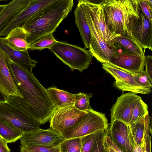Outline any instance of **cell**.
<instances>
[{"instance_id": "6da1fadb", "label": "cell", "mask_w": 152, "mask_h": 152, "mask_svg": "<svg viewBox=\"0 0 152 152\" xmlns=\"http://www.w3.org/2000/svg\"><path fill=\"white\" fill-rule=\"evenodd\" d=\"M7 63L23 99L10 97H7L6 100L19 107L41 125L47 122L57 108L46 89L36 78L32 69L15 62L9 57Z\"/></svg>"}, {"instance_id": "7a4b0ae2", "label": "cell", "mask_w": 152, "mask_h": 152, "mask_svg": "<svg viewBox=\"0 0 152 152\" xmlns=\"http://www.w3.org/2000/svg\"><path fill=\"white\" fill-rule=\"evenodd\" d=\"M73 0H56L35 14L23 26L30 45L40 37L53 33L74 6Z\"/></svg>"}, {"instance_id": "3957f363", "label": "cell", "mask_w": 152, "mask_h": 152, "mask_svg": "<svg viewBox=\"0 0 152 152\" xmlns=\"http://www.w3.org/2000/svg\"><path fill=\"white\" fill-rule=\"evenodd\" d=\"M100 4L111 31L132 38L128 28L132 20L140 17L141 10L139 0H105Z\"/></svg>"}, {"instance_id": "277c9868", "label": "cell", "mask_w": 152, "mask_h": 152, "mask_svg": "<svg viewBox=\"0 0 152 152\" xmlns=\"http://www.w3.org/2000/svg\"><path fill=\"white\" fill-rule=\"evenodd\" d=\"M50 50L72 71L87 69L94 57L89 50L66 42L57 41Z\"/></svg>"}, {"instance_id": "5b68a950", "label": "cell", "mask_w": 152, "mask_h": 152, "mask_svg": "<svg viewBox=\"0 0 152 152\" xmlns=\"http://www.w3.org/2000/svg\"><path fill=\"white\" fill-rule=\"evenodd\" d=\"M0 119L23 134L41 129V125L33 117L7 100L0 102Z\"/></svg>"}, {"instance_id": "8992f818", "label": "cell", "mask_w": 152, "mask_h": 152, "mask_svg": "<svg viewBox=\"0 0 152 152\" xmlns=\"http://www.w3.org/2000/svg\"><path fill=\"white\" fill-rule=\"evenodd\" d=\"M108 127V120L105 114L91 108L79 122L61 134L65 139L81 138L106 130Z\"/></svg>"}, {"instance_id": "52a82bcc", "label": "cell", "mask_w": 152, "mask_h": 152, "mask_svg": "<svg viewBox=\"0 0 152 152\" xmlns=\"http://www.w3.org/2000/svg\"><path fill=\"white\" fill-rule=\"evenodd\" d=\"M83 11L91 33L89 50L94 57L101 63H108L118 55L114 48L109 47L103 40L94 25L91 15L82 0L78 1Z\"/></svg>"}, {"instance_id": "ba28073f", "label": "cell", "mask_w": 152, "mask_h": 152, "mask_svg": "<svg viewBox=\"0 0 152 152\" xmlns=\"http://www.w3.org/2000/svg\"><path fill=\"white\" fill-rule=\"evenodd\" d=\"M86 112L74 105L57 108L49 120L50 127L61 134L79 122Z\"/></svg>"}, {"instance_id": "9c48e42d", "label": "cell", "mask_w": 152, "mask_h": 152, "mask_svg": "<svg viewBox=\"0 0 152 152\" xmlns=\"http://www.w3.org/2000/svg\"><path fill=\"white\" fill-rule=\"evenodd\" d=\"M102 68L115 79L113 86L122 92L130 91L135 94H148L152 91L137 84L134 80L133 75L115 67L109 63H102Z\"/></svg>"}, {"instance_id": "30bf717a", "label": "cell", "mask_w": 152, "mask_h": 152, "mask_svg": "<svg viewBox=\"0 0 152 152\" xmlns=\"http://www.w3.org/2000/svg\"><path fill=\"white\" fill-rule=\"evenodd\" d=\"M152 22L141 10L140 17L131 21L128 28L132 38L145 51L152 50Z\"/></svg>"}, {"instance_id": "8fae6325", "label": "cell", "mask_w": 152, "mask_h": 152, "mask_svg": "<svg viewBox=\"0 0 152 152\" xmlns=\"http://www.w3.org/2000/svg\"><path fill=\"white\" fill-rule=\"evenodd\" d=\"M20 146L41 145L57 147L65 139L61 133L51 127L39 129L23 134L20 139Z\"/></svg>"}, {"instance_id": "7c38bea8", "label": "cell", "mask_w": 152, "mask_h": 152, "mask_svg": "<svg viewBox=\"0 0 152 152\" xmlns=\"http://www.w3.org/2000/svg\"><path fill=\"white\" fill-rule=\"evenodd\" d=\"M141 97L130 92L119 96L110 109L111 123L115 120L130 124L134 108Z\"/></svg>"}, {"instance_id": "4fadbf2b", "label": "cell", "mask_w": 152, "mask_h": 152, "mask_svg": "<svg viewBox=\"0 0 152 152\" xmlns=\"http://www.w3.org/2000/svg\"><path fill=\"white\" fill-rule=\"evenodd\" d=\"M56 0H29L27 6L15 15L0 33V37H5L12 29L23 26L40 10Z\"/></svg>"}, {"instance_id": "5bb4252c", "label": "cell", "mask_w": 152, "mask_h": 152, "mask_svg": "<svg viewBox=\"0 0 152 152\" xmlns=\"http://www.w3.org/2000/svg\"><path fill=\"white\" fill-rule=\"evenodd\" d=\"M90 13L93 22L98 31L105 42L112 48V42L116 38L121 35L114 34L110 30L105 19L103 8L100 4L90 0H82Z\"/></svg>"}, {"instance_id": "9a60e30c", "label": "cell", "mask_w": 152, "mask_h": 152, "mask_svg": "<svg viewBox=\"0 0 152 152\" xmlns=\"http://www.w3.org/2000/svg\"><path fill=\"white\" fill-rule=\"evenodd\" d=\"M108 135L122 152H133L135 145L129 126L118 120L110 123Z\"/></svg>"}, {"instance_id": "2e32d148", "label": "cell", "mask_w": 152, "mask_h": 152, "mask_svg": "<svg viewBox=\"0 0 152 152\" xmlns=\"http://www.w3.org/2000/svg\"><path fill=\"white\" fill-rule=\"evenodd\" d=\"M135 54H119L108 63L112 66L132 75L143 71L146 56Z\"/></svg>"}, {"instance_id": "e0dca14e", "label": "cell", "mask_w": 152, "mask_h": 152, "mask_svg": "<svg viewBox=\"0 0 152 152\" xmlns=\"http://www.w3.org/2000/svg\"><path fill=\"white\" fill-rule=\"evenodd\" d=\"M8 56L0 48V90L6 97L23 99L12 77L7 63Z\"/></svg>"}, {"instance_id": "ac0fdd59", "label": "cell", "mask_w": 152, "mask_h": 152, "mask_svg": "<svg viewBox=\"0 0 152 152\" xmlns=\"http://www.w3.org/2000/svg\"><path fill=\"white\" fill-rule=\"evenodd\" d=\"M0 48L12 61L31 69L32 70L38 63L31 58L28 50L20 51L11 48L7 44L5 37H0Z\"/></svg>"}, {"instance_id": "d6986e66", "label": "cell", "mask_w": 152, "mask_h": 152, "mask_svg": "<svg viewBox=\"0 0 152 152\" xmlns=\"http://www.w3.org/2000/svg\"><path fill=\"white\" fill-rule=\"evenodd\" d=\"M151 117L149 114L129 125L135 145H142L150 135Z\"/></svg>"}, {"instance_id": "ffe728a7", "label": "cell", "mask_w": 152, "mask_h": 152, "mask_svg": "<svg viewBox=\"0 0 152 152\" xmlns=\"http://www.w3.org/2000/svg\"><path fill=\"white\" fill-rule=\"evenodd\" d=\"M112 48L115 49L118 55L131 53L142 55L145 53V51L133 39L123 35H121L113 40Z\"/></svg>"}, {"instance_id": "44dd1931", "label": "cell", "mask_w": 152, "mask_h": 152, "mask_svg": "<svg viewBox=\"0 0 152 152\" xmlns=\"http://www.w3.org/2000/svg\"><path fill=\"white\" fill-rule=\"evenodd\" d=\"M29 0H13L7 4L0 15V34L12 18L24 8Z\"/></svg>"}, {"instance_id": "7402d4cb", "label": "cell", "mask_w": 152, "mask_h": 152, "mask_svg": "<svg viewBox=\"0 0 152 152\" xmlns=\"http://www.w3.org/2000/svg\"><path fill=\"white\" fill-rule=\"evenodd\" d=\"M5 39L8 45L18 51H26L28 49L26 32L22 27H17L12 29Z\"/></svg>"}, {"instance_id": "603a6c76", "label": "cell", "mask_w": 152, "mask_h": 152, "mask_svg": "<svg viewBox=\"0 0 152 152\" xmlns=\"http://www.w3.org/2000/svg\"><path fill=\"white\" fill-rule=\"evenodd\" d=\"M74 15L75 23L85 45L84 48L89 50L91 41L90 31L82 9L78 3L74 12Z\"/></svg>"}, {"instance_id": "cb8c5ba5", "label": "cell", "mask_w": 152, "mask_h": 152, "mask_svg": "<svg viewBox=\"0 0 152 152\" xmlns=\"http://www.w3.org/2000/svg\"><path fill=\"white\" fill-rule=\"evenodd\" d=\"M52 101L57 108L74 105L75 102V94L54 87L46 89Z\"/></svg>"}, {"instance_id": "d4e9b609", "label": "cell", "mask_w": 152, "mask_h": 152, "mask_svg": "<svg viewBox=\"0 0 152 152\" xmlns=\"http://www.w3.org/2000/svg\"><path fill=\"white\" fill-rule=\"evenodd\" d=\"M23 134L20 131L0 119V137L7 143L15 142Z\"/></svg>"}, {"instance_id": "484cf974", "label": "cell", "mask_w": 152, "mask_h": 152, "mask_svg": "<svg viewBox=\"0 0 152 152\" xmlns=\"http://www.w3.org/2000/svg\"><path fill=\"white\" fill-rule=\"evenodd\" d=\"M53 33H50L39 38L29 45L28 49L38 50L49 49L57 41L54 38Z\"/></svg>"}, {"instance_id": "4316f807", "label": "cell", "mask_w": 152, "mask_h": 152, "mask_svg": "<svg viewBox=\"0 0 152 152\" xmlns=\"http://www.w3.org/2000/svg\"><path fill=\"white\" fill-rule=\"evenodd\" d=\"M92 94L84 92L75 94V102L74 105L78 110L87 112L91 109L90 105V99Z\"/></svg>"}, {"instance_id": "83f0119b", "label": "cell", "mask_w": 152, "mask_h": 152, "mask_svg": "<svg viewBox=\"0 0 152 152\" xmlns=\"http://www.w3.org/2000/svg\"><path fill=\"white\" fill-rule=\"evenodd\" d=\"M60 152H80V138L65 139L59 145Z\"/></svg>"}, {"instance_id": "f1b7e54d", "label": "cell", "mask_w": 152, "mask_h": 152, "mask_svg": "<svg viewBox=\"0 0 152 152\" xmlns=\"http://www.w3.org/2000/svg\"><path fill=\"white\" fill-rule=\"evenodd\" d=\"M148 114V106L141 99L137 102L134 109L129 125Z\"/></svg>"}, {"instance_id": "f546056e", "label": "cell", "mask_w": 152, "mask_h": 152, "mask_svg": "<svg viewBox=\"0 0 152 152\" xmlns=\"http://www.w3.org/2000/svg\"><path fill=\"white\" fill-rule=\"evenodd\" d=\"M108 129L99 132L95 139L94 145L90 152H106L105 146V138L108 134Z\"/></svg>"}, {"instance_id": "4dcf8cb0", "label": "cell", "mask_w": 152, "mask_h": 152, "mask_svg": "<svg viewBox=\"0 0 152 152\" xmlns=\"http://www.w3.org/2000/svg\"><path fill=\"white\" fill-rule=\"evenodd\" d=\"M21 152H60L59 146L49 147L41 145L20 146Z\"/></svg>"}, {"instance_id": "1f68e13d", "label": "cell", "mask_w": 152, "mask_h": 152, "mask_svg": "<svg viewBox=\"0 0 152 152\" xmlns=\"http://www.w3.org/2000/svg\"><path fill=\"white\" fill-rule=\"evenodd\" d=\"M99 132L90 134L80 138V152H91L93 145L96 137Z\"/></svg>"}, {"instance_id": "d6a6232c", "label": "cell", "mask_w": 152, "mask_h": 152, "mask_svg": "<svg viewBox=\"0 0 152 152\" xmlns=\"http://www.w3.org/2000/svg\"><path fill=\"white\" fill-rule=\"evenodd\" d=\"M133 76L134 80L137 84L145 88L151 89L152 81L145 71L133 75Z\"/></svg>"}, {"instance_id": "836d02e7", "label": "cell", "mask_w": 152, "mask_h": 152, "mask_svg": "<svg viewBox=\"0 0 152 152\" xmlns=\"http://www.w3.org/2000/svg\"><path fill=\"white\" fill-rule=\"evenodd\" d=\"M139 2L142 12L148 19L152 22V0H139Z\"/></svg>"}, {"instance_id": "e575fe53", "label": "cell", "mask_w": 152, "mask_h": 152, "mask_svg": "<svg viewBox=\"0 0 152 152\" xmlns=\"http://www.w3.org/2000/svg\"><path fill=\"white\" fill-rule=\"evenodd\" d=\"M108 134L105 138V144L106 148L112 152H122L117 145L110 140Z\"/></svg>"}, {"instance_id": "d590c367", "label": "cell", "mask_w": 152, "mask_h": 152, "mask_svg": "<svg viewBox=\"0 0 152 152\" xmlns=\"http://www.w3.org/2000/svg\"><path fill=\"white\" fill-rule=\"evenodd\" d=\"M145 71L151 80L152 81V56L148 55L145 56Z\"/></svg>"}, {"instance_id": "8d00e7d4", "label": "cell", "mask_w": 152, "mask_h": 152, "mask_svg": "<svg viewBox=\"0 0 152 152\" xmlns=\"http://www.w3.org/2000/svg\"><path fill=\"white\" fill-rule=\"evenodd\" d=\"M151 136L149 135L143 143V152H151Z\"/></svg>"}, {"instance_id": "74e56055", "label": "cell", "mask_w": 152, "mask_h": 152, "mask_svg": "<svg viewBox=\"0 0 152 152\" xmlns=\"http://www.w3.org/2000/svg\"><path fill=\"white\" fill-rule=\"evenodd\" d=\"M7 143L0 137V152H10Z\"/></svg>"}, {"instance_id": "f35d334b", "label": "cell", "mask_w": 152, "mask_h": 152, "mask_svg": "<svg viewBox=\"0 0 152 152\" xmlns=\"http://www.w3.org/2000/svg\"><path fill=\"white\" fill-rule=\"evenodd\" d=\"M133 152H143L142 145H134Z\"/></svg>"}, {"instance_id": "ab89813d", "label": "cell", "mask_w": 152, "mask_h": 152, "mask_svg": "<svg viewBox=\"0 0 152 152\" xmlns=\"http://www.w3.org/2000/svg\"><path fill=\"white\" fill-rule=\"evenodd\" d=\"M6 100V97L0 90V102L5 101Z\"/></svg>"}, {"instance_id": "60d3db41", "label": "cell", "mask_w": 152, "mask_h": 152, "mask_svg": "<svg viewBox=\"0 0 152 152\" xmlns=\"http://www.w3.org/2000/svg\"><path fill=\"white\" fill-rule=\"evenodd\" d=\"M7 4H0V15L1 13Z\"/></svg>"}, {"instance_id": "b9f144b4", "label": "cell", "mask_w": 152, "mask_h": 152, "mask_svg": "<svg viewBox=\"0 0 152 152\" xmlns=\"http://www.w3.org/2000/svg\"><path fill=\"white\" fill-rule=\"evenodd\" d=\"M105 150H106V152H112L111 151H110L109 150H108L107 148L105 146Z\"/></svg>"}]
</instances>
